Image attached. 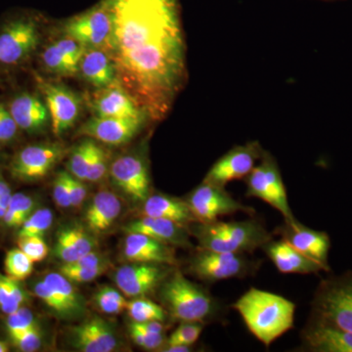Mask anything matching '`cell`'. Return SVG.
I'll return each instance as SVG.
<instances>
[{"label": "cell", "instance_id": "7dc6e473", "mask_svg": "<svg viewBox=\"0 0 352 352\" xmlns=\"http://www.w3.org/2000/svg\"><path fill=\"white\" fill-rule=\"evenodd\" d=\"M53 199L59 208H72L71 199H69V173L60 171L53 182Z\"/></svg>", "mask_w": 352, "mask_h": 352}, {"label": "cell", "instance_id": "44dd1931", "mask_svg": "<svg viewBox=\"0 0 352 352\" xmlns=\"http://www.w3.org/2000/svg\"><path fill=\"white\" fill-rule=\"evenodd\" d=\"M20 131L28 134H39L51 126L50 111L43 98L32 92H21L8 105Z\"/></svg>", "mask_w": 352, "mask_h": 352}, {"label": "cell", "instance_id": "d6986e66", "mask_svg": "<svg viewBox=\"0 0 352 352\" xmlns=\"http://www.w3.org/2000/svg\"><path fill=\"white\" fill-rule=\"evenodd\" d=\"M69 342L80 352H112L119 344L111 324L100 317H92L71 328Z\"/></svg>", "mask_w": 352, "mask_h": 352}, {"label": "cell", "instance_id": "484cf974", "mask_svg": "<svg viewBox=\"0 0 352 352\" xmlns=\"http://www.w3.org/2000/svg\"><path fill=\"white\" fill-rule=\"evenodd\" d=\"M122 212V203L113 192L101 190L94 196L85 214V223L90 232L102 234L115 223Z\"/></svg>", "mask_w": 352, "mask_h": 352}, {"label": "cell", "instance_id": "f35d334b", "mask_svg": "<svg viewBox=\"0 0 352 352\" xmlns=\"http://www.w3.org/2000/svg\"><path fill=\"white\" fill-rule=\"evenodd\" d=\"M205 324L200 322H182L177 328L171 333L166 340V344H182V346H193L200 338Z\"/></svg>", "mask_w": 352, "mask_h": 352}, {"label": "cell", "instance_id": "52a82bcc", "mask_svg": "<svg viewBox=\"0 0 352 352\" xmlns=\"http://www.w3.org/2000/svg\"><path fill=\"white\" fill-rule=\"evenodd\" d=\"M245 196L265 201L284 217L286 221H295L279 166L270 153L264 152L261 163L245 178Z\"/></svg>", "mask_w": 352, "mask_h": 352}, {"label": "cell", "instance_id": "8d00e7d4", "mask_svg": "<svg viewBox=\"0 0 352 352\" xmlns=\"http://www.w3.org/2000/svg\"><path fill=\"white\" fill-rule=\"evenodd\" d=\"M95 303L106 314H119L126 309L127 300L122 292L112 287L99 289L94 296Z\"/></svg>", "mask_w": 352, "mask_h": 352}, {"label": "cell", "instance_id": "30bf717a", "mask_svg": "<svg viewBox=\"0 0 352 352\" xmlns=\"http://www.w3.org/2000/svg\"><path fill=\"white\" fill-rule=\"evenodd\" d=\"M186 201L196 221L201 223L215 221L219 217L237 212L251 215L254 214V208L235 200L226 191V187L206 182H203L190 193Z\"/></svg>", "mask_w": 352, "mask_h": 352}, {"label": "cell", "instance_id": "9a60e30c", "mask_svg": "<svg viewBox=\"0 0 352 352\" xmlns=\"http://www.w3.org/2000/svg\"><path fill=\"white\" fill-rule=\"evenodd\" d=\"M113 184L135 204H143L151 195L149 170L142 157L124 155L111 164Z\"/></svg>", "mask_w": 352, "mask_h": 352}, {"label": "cell", "instance_id": "7a4b0ae2", "mask_svg": "<svg viewBox=\"0 0 352 352\" xmlns=\"http://www.w3.org/2000/svg\"><path fill=\"white\" fill-rule=\"evenodd\" d=\"M232 308L252 335L266 347L294 328L296 305L277 294L251 288L233 303Z\"/></svg>", "mask_w": 352, "mask_h": 352}, {"label": "cell", "instance_id": "3957f363", "mask_svg": "<svg viewBox=\"0 0 352 352\" xmlns=\"http://www.w3.org/2000/svg\"><path fill=\"white\" fill-rule=\"evenodd\" d=\"M160 298L173 318L182 322L219 320L221 303L203 287L190 281L179 270H173L160 286Z\"/></svg>", "mask_w": 352, "mask_h": 352}, {"label": "cell", "instance_id": "816d5d0a", "mask_svg": "<svg viewBox=\"0 0 352 352\" xmlns=\"http://www.w3.org/2000/svg\"><path fill=\"white\" fill-rule=\"evenodd\" d=\"M12 195V190L9 186L8 183L6 182L2 176H0V205L8 208Z\"/></svg>", "mask_w": 352, "mask_h": 352}, {"label": "cell", "instance_id": "d4e9b609", "mask_svg": "<svg viewBox=\"0 0 352 352\" xmlns=\"http://www.w3.org/2000/svg\"><path fill=\"white\" fill-rule=\"evenodd\" d=\"M97 245L94 233L80 226H69L58 232L54 254L62 264L75 263L89 252L96 251Z\"/></svg>", "mask_w": 352, "mask_h": 352}, {"label": "cell", "instance_id": "e575fe53", "mask_svg": "<svg viewBox=\"0 0 352 352\" xmlns=\"http://www.w3.org/2000/svg\"><path fill=\"white\" fill-rule=\"evenodd\" d=\"M4 270L7 276L22 282L31 276L34 271V263L22 250L16 248L6 252Z\"/></svg>", "mask_w": 352, "mask_h": 352}, {"label": "cell", "instance_id": "ee69618b", "mask_svg": "<svg viewBox=\"0 0 352 352\" xmlns=\"http://www.w3.org/2000/svg\"><path fill=\"white\" fill-rule=\"evenodd\" d=\"M109 168V155L105 149L99 146L95 145L89 168H88L87 182H99L107 175Z\"/></svg>", "mask_w": 352, "mask_h": 352}, {"label": "cell", "instance_id": "681fc988", "mask_svg": "<svg viewBox=\"0 0 352 352\" xmlns=\"http://www.w3.org/2000/svg\"><path fill=\"white\" fill-rule=\"evenodd\" d=\"M69 189L72 208L82 207L87 196V187L83 180L78 179L69 173Z\"/></svg>", "mask_w": 352, "mask_h": 352}, {"label": "cell", "instance_id": "e0dca14e", "mask_svg": "<svg viewBox=\"0 0 352 352\" xmlns=\"http://www.w3.org/2000/svg\"><path fill=\"white\" fill-rule=\"evenodd\" d=\"M148 118L96 117L85 122L78 134L104 144L120 146L129 142L144 126Z\"/></svg>", "mask_w": 352, "mask_h": 352}, {"label": "cell", "instance_id": "f907efd6", "mask_svg": "<svg viewBox=\"0 0 352 352\" xmlns=\"http://www.w3.org/2000/svg\"><path fill=\"white\" fill-rule=\"evenodd\" d=\"M131 325L134 327L141 329V330L146 331L150 333H156V335H161L166 332V324L162 321H147V322H131Z\"/></svg>", "mask_w": 352, "mask_h": 352}, {"label": "cell", "instance_id": "1f68e13d", "mask_svg": "<svg viewBox=\"0 0 352 352\" xmlns=\"http://www.w3.org/2000/svg\"><path fill=\"white\" fill-rule=\"evenodd\" d=\"M127 314L133 322L162 321L166 322L168 314L162 305L145 298H135L127 302Z\"/></svg>", "mask_w": 352, "mask_h": 352}, {"label": "cell", "instance_id": "7bdbcfd3", "mask_svg": "<svg viewBox=\"0 0 352 352\" xmlns=\"http://www.w3.org/2000/svg\"><path fill=\"white\" fill-rule=\"evenodd\" d=\"M129 332L131 338L138 346L142 347L146 351H161L166 344V339L164 333L156 335V333H150L141 329L134 327L133 325L129 324Z\"/></svg>", "mask_w": 352, "mask_h": 352}, {"label": "cell", "instance_id": "60d3db41", "mask_svg": "<svg viewBox=\"0 0 352 352\" xmlns=\"http://www.w3.org/2000/svg\"><path fill=\"white\" fill-rule=\"evenodd\" d=\"M18 248L32 259V263H41L50 252V248L41 236H27L18 238Z\"/></svg>", "mask_w": 352, "mask_h": 352}, {"label": "cell", "instance_id": "ffe728a7", "mask_svg": "<svg viewBox=\"0 0 352 352\" xmlns=\"http://www.w3.org/2000/svg\"><path fill=\"white\" fill-rule=\"evenodd\" d=\"M90 108L96 117L148 118L138 104L118 80L101 88L92 97Z\"/></svg>", "mask_w": 352, "mask_h": 352}, {"label": "cell", "instance_id": "d590c367", "mask_svg": "<svg viewBox=\"0 0 352 352\" xmlns=\"http://www.w3.org/2000/svg\"><path fill=\"white\" fill-rule=\"evenodd\" d=\"M53 215L52 210L47 208H38L27 219L24 223L18 228V238L27 237V236H41L50 230L52 226Z\"/></svg>", "mask_w": 352, "mask_h": 352}, {"label": "cell", "instance_id": "d6a6232c", "mask_svg": "<svg viewBox=\"0 0 352 352\" xmlns=\"http://www.w3.org/2000/svg\"><path fill=\"white\" fill-rule=\"evenodd\" d=\"M41 58L44 68L51 74L62 76H72L78 74V67L65 56L55 43L43 51Z\"/></svg>", "mask_w": 352, "mask_h": 352}, {"label": "cell", "instance_id": "f546056e", "mask_svg": "<svg viewBox=\"0 0 352 352\" xmlns=\"http://www.w3.org/2000/svg\"><path fill=\"white\" fill-rule=\"evenodd\" d=\"M29 302V293L21 281L0 273V311L9 315L25 307Z\"/></svg>", "mask_w": 352, "mask_h": 352}, {"label": "cell", "instance_id": "2e32d148", "mask_svg": "<svg viewBox=\"0 0 352 352\" xmlns=\"http://www.w3.org/2000/svg\"><path fill=\"white\" fill-rule=\"evenodd\" d=\"M274 233L307 258L320 264L325 272H330L329 252L331 250V239L327 233L308 228L298 220H285L283 226L278 227Z\"/></svg>", "mask_w": 352, "mask_h": 352}, {"label": "cell", "instance_id": "7c38bea8", "mask_svg": "<svg viewBox=\"0 0 352 352\" xmlns=\"http://www.w3.org/2000/svg\"><path fill=\"white\" fill-rule=\"evenodd\" d=\"M38 82L50 111L53 133L63 135L78 122L82 113V98L66 85L44 82L41 78H38Z\"/></svg>", "mask_w": 352, "mask_h": 352}, {"label": "cell", "instance_id": "6da1fadb", "mask_svg": "<svg viewBox=\"0 0 352 352\" xmlns=\"http://www.w3.org/2000/svg\"><path fill=\"white\" fill-rule=\"evenodd\" d=\"M112 21L106 50L117 80L150 120H163L187 80L180 0H103Z\"/></svg>", "mask_w": 352, "mask_h": 352}, {"label": "cell", "instance_id": "8fae6325", "mask_svg": "<svg viewBox=\"0 0 352 352\" xmlns=\"http://www.w3.org/2000/svg\"><path fill=\"white\" fill-rule=\"evenodd\" d=\"M111 31L112 21L103 0L85 12L69 18L62 25L65 36L75 39L85 48L106 50Z\"/></svg>", "mask_w": 352, "mask_h": 352}, {"label": "cell", "instance_id": "74e56055", "mask_svg": "<svg viewBox=\"0 0 352 352\" xmlns=\"http://www.w3.org/2000/svg\"><path fill=\"white\" fill-rule=\"evenodd\" d=\"M6 327L7 333L11 337L32 329L38 328V324L32 310L25 305L13 314L6 315Z\"/></svg>", "mask_w": 352, "mask_h": 352}, {"label": "cell", "instance_id": "f5cc1de1", "mask_svg": "<svg viewBox=\"0 0 352 352\" xmlns=\"http://www.w3.org/2000/svg\"><path fill=\"white\" fill-rule=\"evenodd\" d=\"M9 351V346H7L6 342H2L0 340V352H7Z\"/></svg>", "mask_w": 352, "mask_h": 352}, {"label": "cell", "instance_id": "f1b7e54d", "mask_svg": "<svg viewBox=\"0 0 352 352\" xmlns=\"http://www.w3.org/2000/svg\"><path fill=\"white\" fill-rule=\"evenodd\" d=\"M43 280L63 302L65 307L68 310L69 317L83 312L85 302H83L82 296L80 295L78 289L74 286L73 282L69 281L68 278L65 277L58 271V272L48 273Z\"/></svg>", "mask_w": 352, "mask_h": 352}, {"label": "cell", "instance_id": "bcb514c9", "mask_svg": "<svg viewBox=\"0 0 352 352\" xmlns=\"http://www.w3.org/2000/svg\"><path fill=\"white\" fill-rule=\"evenodd\" d=\"M10 340L18 351L34 352L38 351L43 346V335L38 328L25 331L18 335L11 336Z\"/></svg>", "mask_w": 352, "mask_h": 352}, {"label": "cell", "instance_id": "603a6c76", "mask_svg": "<svg viewBox=\"0 0 352 352\" xmlns=\"http://www.w3.org/2000/svg\"><path fill=\"white\" fill-rule=\"evenodd\" d=\"M261 249L283 274H318L323 267L283 239L266 243Z\"/></svg>", "mask_w": 352, "mask_h": 352}, {"label": "cell", "instance_id": "cb8c5ba5", "mask_svg": "<svg viewBox=\"0 0 352 352\" xmlns=\"http://www.w3.org/2000/svg\"><path fill=\"white\" fill-rule=\"evenodd\" d=\"M127 233H140L171 247H190L187 227L170 220L142 217L124 227Z\"/></svg>", "mask_w": 352, "mask_h": 352}, {"label": "cell", "instance_id": "c3c4849f", "mask_svg": "<svg viewBox=\"0 0 352 352\" xmlns=\"http://www.w3.org/2000/svg\"><path fill=\"white\" fill-rule=\"evenodd\" d=\"M55 44L60 48V50L64 53L65 56L68 58L72 63L76 65L80 69V62L82 59L83 52L85 48L82 44L76 41L75 39L65 36V38L58 39L55 41Z\"/></svg>", "mask_w": 352, "mask_h": 352}, {"label": "cell", "instance_id": "ba28073f", "mask_svg": "<svg viewBox=\"0 0 352 352\" xmlns=\"http://www.w3.org/2000/svg\"><path fill=\"white\" fill-rule=\"evenodd\" d=\"M41 41L38 21L20 16L8 21L0 30V64L17 66L38 48Z\"/></svg>", "mask_w": 352, "mask_h": 352}, {"label": "cell", "instance_id": "ab89813d", "mask_svg": "<svg viewBox=\"0 0 352 352\" xmlns=\"http://www.w3.org/2000/svg\"><path fill=\"white\" fill-rule=\"evenodd\" d=\"M108 266L100 267H80V266L71 265V264H62L59 267V272L69 281L75 283H88L94 281L100 277L107 270Z\"/></svg>", "mask_w": 352, "mask_h": 352}, {"label": "cell", "instance_id": "5bb4252c", "mask_svg": "<svg viewBox=\"0 0 352 352\" xmlns=\"http://www.w3.org/2000/svg\"><path fill=\"white\" fill-rule=\"evenodd\" d=\"M175 266L157 263H131L116 272V285L127 298H145L160 288Z\"/></svg>", "mask_w": 352, "mask_h": 352}, {"label": "cell", "instance_id": "b9f144b4", "mask_svg": "<svg viewBox=\"0 0 352 352\" xmlns=\"http://www.w3.org/2000/svg\"><path fill=\"white\" fill-rule=\"evenodd\" d=\"M32 291H34V295L38 296L39 300L55 314L60 316L69 317L68 310L65 307L63 302L60 300L54 291L43 280L36 282Z\"/></svg>", "mask_w": 352, "mask_h": 352}, {"label": "cell", "instance_id": "9c48e42d", "mask_svg": "<svg viewBox=\"0 0 352 352\" xmlns=\"http://www.w3.org/2000/svg\"><path fill=\"white\" fill-rule=\"evenodd\" d=\"M66 148L60 143L25 146L9 164V173L18 182L31 183L46 177L63 159Z\"/></svg>", "mask_w": 352, "mask_h": 352}, {"label": "cell", "instance_id": "ac0fdd59", "mask_svg": "<svg viewBox=\"0 0 352 352\" xmlns=\"http://www.w3.org/2000/svg\"><path fill=\"white\" fill-rule=\"evenodd\" d=\"M302 347L311 352H352V333L311 315L300 332Z\"/></svg>", "mask_w": 352, "mask_h": 352}, {"label": "cell", "instance_id": "4dcf8cb0", "mask_svg": "<svg viewBox=\"0 0 352 352\" xmlns=\"http://www.w3.org/2000/svg\"><path fill=\"white\" fill-rule=\"evenodd\" d=\"M34 210L36 201L32 196L24 193L13 194L1 223L7 228H20Z\"/></svg>", "mask_w": 352, "mask_h": 352}, {"label": "cell", "instance_id": "836d02e7", "mask_svg": "<svg viewBox=\"0 0 352 352\" xmlns=\"http://www.w3.org/2000/svg\"><path fill=\"white\" fill-rule=\"evenodd\" d=\"M95 145H96V142L94 139H85L80 144L76 146L69 157V173L83 182H87L88 168H89Z\"/></svg>", "mask_w": 352, "mask_h": 352}, {"label": "cell", "instance_id": "277c9868", "mask_svg": "<svg viewBox=\"0 0 352 352\" xmlns=\"http://www.w3.org/2000/svg\"><path fill=\"white\" fill-rule=\"evenodd\" d=\"M195 235L204 249L236 254H252L272 239V235L258 219L207 223L197 222Z\"/></svg>", "mask_w": 352, "mask_h": 352}, {"label": "cell", "instance_id": "4316f807", "mask_svg": "<svg viewBox=\"0 0 352 352\" xmlns=\"http://www.w3.org/2000/svg\"><path fill=\"white\" fill-rule=\"evenodd\" d=\"M78 74L92 87L105 88L117 80V72L108 51L104 48H85Z\"/></svg>", "mask_w": 352, "mask_h": 352}, {"label": "cell", "instance_id": "db71d44e", "mask_svg": "<svg viewBox=\"0 0 352 352\" xmlns=\"http://www.w3.org/2000/svg\"><path fill=\"white\" fill-rule=\"evenodd\" d=\"M1 156H2V154H1V144H0V160H1Z\"/></svg>", "mask_w": 352, "mask_h": 352}, {"label": "cell", "instance_id": "8992f818", "mask_svg": "<svg viewBox=\"0 0 352 352\" xmlns=\"http://www.w3.org/2000/svg\"><path fill=\"white\" fill-rule=\"evenodd\" d=\"M258 261L245 254L212 251L198 247L190 259L189 270L201 281L214 283L229 279H244L258 270Z\"/></svg>", "mask_w": 352, "mask_h": 352}, {"label": "cell", "instance_id": "4fadbf2b", "mask_svg": "<svg viewBox=\"0 0 352 352\" xmlns=\"http://www.w3.org/2000/svg\"><path fill=\"white\" fill-rule=\"evenodd\" d=\"M264 152L256 141L236 146L212 164L204 182L226 187L229 182L243 179L254 170Z\"/></svg>", "mask_w": 352, "mask_h": 352}, {"label": "cell", "instance_id": "5b68a950", "mask_svg": "<svg viewBox=\"0 0 352 352\" xmlns=\"http://www.w3.org/2000/svg\"><path fill=\"white\" fill-rule=\"evenodd\" d=\"M311 307L314 316L352 333V271L321 280Z\"/></svg>", "mask_w": 352, "mask_h": 352}, {"label": "cell", "instance_id": "f6af8a7d", "mask_svg": "<svg viewBox=\"0 0 352 352\" xmlns=\"http://www.w3.org/2000/svg\"><path fill=\"white\" fill-rule=\"evenodd\" d=\"M20 129L7 106L0 102V144L7 145L18 138Z\"/></svg>", "mask_w": 352, "mask_h": 352}, {"label": "cell", "instance_id": "7402d4cb", "mask_svg": "<svg viewBox=\"0 0 352 352\" xmlns=\"http://www.w3.org/2000/svg\"><path fill=\"white\" fill-rule=\"evenodd\" d=\"M122 256L131 263H157L170 266L178 264L175 247L140 233H129Z\"/></svg>", "mask_w": 352, "mask_h": 352}, {"label": "cell", "instance_id": "83f0119b", "mask_svg": "<svg viewBox=\"0 0 352 352\" xmlns=\"http://www.w3.org/2000/svg\"><path fill=\"white\" fill-rule=\"evenodd\" d=\"M142 217L170 220L184 227L197 222L186 200L164 194L148 197L142 204Z\"/></svg>", "mask_w": 352, "mask_h": 352}]
</instances>
